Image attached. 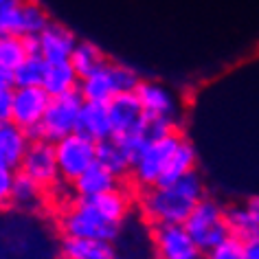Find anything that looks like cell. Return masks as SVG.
I'll return each mask as SVG.
<instances>
[{
    "label": "cell",
    "instance_id": "13",
    "mask_svg": "<svg viewBox=\"0 0 259 259\" xmlns=\"http://www.w3.org/2000/svg\"><path fill=\"white\" fill-rule=\"evenodd\" d=\"M75 47H77L75 35L70 33L66 27L55 24V22H51L49 27L37 35V49H40V55L49 64L70 62V55H73Z\"/></svg>",
    "mask_w": 259,
    "mask_h": 259
},
{
    "label": "cell",
    "instance_id": "11",
    "mask_svg": "<svg viewBox=\"0 0 259 259\" xmlns=\"http://www.w3.org/2000/svg\"><path fill=\"white\" fill-rule=\"evenodd\" d=\"M134 93H137L141 106H143L145 116H152V119H169V121L176 119L178 101L171 90H167L163 83L141 81Z\"/></svg>",
    "mask_w": 259,
    "mask_h": 259
},
{
    "label": "cell",
    "instance_id": "23",
    "mask_svg": "<svg viewBox=\"0 0 259 259\" xmlns=\"http://www.w3.org/2000/svg\"><path fill=\"white\" fill-rule=\"evenodd\" d=\"M29 55L31 53H29L27 37L0 35V66L9 68V70H16Z\"/></svg>",
    "mask_w": 259,
    "mask_h": 259
},
{
    "label": "cell",
    "instance_id": "17",
    "mask_svg": "<svg viewBox=\"0 0 259 259\" xmlns=\"http://www.w3.org/2000/svg\"><path fill=\"white\" fill-rule=\"evenodd\" d=\"M79 81L81 77L77 75V70L70 62H53V64H47L42 88L51 97H60V95H68L79 90Z\"/></svg>",
    "mask_w": 259,
    "mask_h": 259
},
{
    "label": "cell",
    "instance_id": "16",
    "mask_svg": "<svg viewBox=\"0 0 259 259\" xmlns=\"http://www.w3.org/2000/svg\"><path fill=\"white\" fill-rule=\"evenodd\" d=\"M64 259H116L114 244L108 239L88 237H64L62 242Z\"/></svg>",
    "mask_w": 259,
    "mask_h": 259
},
{
    "label": "cell",
    "instance_id": "12",
    "mask_svg": "<svg viewBox=\"0 0 259 259\" xmlns=\"http://www.w3.org/2000/svg\"><path fill=\"white\" fill-rule=\"evenodd\" d=\"M33 137L16 121H0V165L9 169H20Z\"/></svg>",
    "mask_w": 259,
    "mask_h": 259
},
{
    "label": "cell",
    "instance_id": "18",
    "mask_svg": "<svg viewBox=\"0 0 259 259\" xmlns=\"http://www.w3.org/2000/svg\"><path fill=\"white\" fill-rule=\"evenodd\" d=\"M132 154L121 145L119 139L110 137L97 143V163L103 165L106 169H110L114 176H125L132 171Z\"/></svg>",
    "mask_w": 259,
    "mask_h": 259
},
{
    "label": "cell",
    "instance_id": "25",
    "mask_svg": "<svg viewBox=\"0 0 259 259\" xmlns=\"http://www.w3.org/2000/svg\"><path fill=\"white\" fill-rule=\"evenodd\" d=\"M108 60L103 57V53L95 47L93 42H77V47L70 55V64L75 66L77 75L79 77H86L90 75L93 70H97L101 64H106Z\"/></svg>",
    "mask_w": 259,
    "mask_h": 259
},
{
    "label": "cell",
    "instance_id": "10",
    "mask_svg": "<svg viewBox=\"0 0 259 259\" xmlns=\"http://www.w3.org/2000/svg\"><path fill=\"white\" fill-rule=\"evenodd\" d=\"M154 248L158 259H202L204 252L193 242L185 224H160L154 229Z\"/></svg>",
    "mask_w": 259,
    "mask_h": 259
},
{
    "label": "cell",
    "instance_id": "32",
    "mask_svg": "<svg viewBox=\"0 0 259 259\" xmlns=\"http://www.w3.org/2000/svg\"><path fill=\"white\" fill-rule=\"evenodd\" d=\"M22 0H0V11L3 9H9V7H16V5H20Z\"/></svg>",
    "mask_w": 259,
    "mask_h": 259
},
{
    "label": "cell",
    "instance_id": "9",
    "mask_svg": "<svg viewBox=\"0 0 259 259\" xmlns=\"http://www.w3.org/2000/svg\"><path fill=\"white\" fill-rule=\"evenodd\" d=\"M49 103H51V95L42 86L14 88V114H11V121H16L18 125L24 127L35 139L44 114H47Z\"/></svg>",
    "mask_w": 259,
    "mask_h": 259
},
{
    "label": "cell",
    "instance_id": "2",
    "mask_svg": "<svg viewBox=\"0 0 259 259\" xmlns=\"http://www.w3.org/2000/svg\"><path fill=\"white\" fill-rule=\"evenodd\" d=\"M60 229L64 237H88L114 242L121 224L112 222L93 198H79L68 211H64Z\"/></svg>",
    "mask_w": 259,
    "mask_h": 259
},
{
    "label": "cell",
    "instance_id": "1",
    "mask_svg": "<svg viewBox=\"0 0 259 259\" xmlns=\"http://www.w3.org/2000/svg\"><path fill=\"white\" fill-rule=\"evenodd\" d=\"M202 198V178L196 171H191L171 185L147 187L141 196V211L147 218V222H152L154 226L185 224Z\"/></svg>",
    "mask_w": 259,
    "mask_h": 259
},
{
    "label": "cell",
    "instance_id": "21",
    "mask_svg": "<svg viewBox=\"0 0 259 259\" xmlns=\"http://www.w3.org/2000/svg\"><path fill=\"white\" fill-rule=\"evenodd\" d=\"M191 171H196V150H193V145L189 141L183 139L178 150L174 152L169 165H167L160 185H171V183H176V180L185 178L187 174H191Z\"/></svg>",
    "mask_w": 259,
    "mask_h": 259
},
{
    "label": "cell",
    "instance_id": "20",
    "mask_svg": "<svg viewBox=\"0 0 259 259\" xmlns=\"http://www.w3.org/2000/svg\"><path fill=\"white\" fill-rule=\"evenodd\" d=\"M226 220H229L231 235L242 242H248L250 237L259 235V213L250 204L233 206L226 211Z\"/></svg>",
    "mask_w": 259,
    "mask_h": 259
},
{
    "label": "cell",
    "instance_id": "19",
    "mask_svg": "<svg viewBox=\"0 0 259 259\" xmlns=\"http://www.w3.org/2000/svg\"><path fill=\"white\" fill-rule=\"evenodd\" d=\"M42 198H44V187L40 183H35L33 178H29L27 174L16 171L11 204H16L22 211H33L42 204Z\"/></svg>",
    "mask_w": 259,
    "mask_h": 259
},
{
    "label": "cell",
    "instance_id": "7",
    "mask_svg": "<svg viewBox=\"0 0 259 259\" xmlns=\"http://www.w3.org/2000/svg\"><path fill=\"white\" fill-rule=\"evenodd\" d=\"M57 163L64 180H77L88 167L97 163V141L81 132H73L55 143Z\"/></svg>",
    "mask_w": 259,
    "mask_h": 259
},
{
    "label": "cell",
    "instance_id": "26",
    "mask_svg": "<svg viewBox=\"0 0 259 259\" xmlns=\"http://www.w3.org/2000/svg\"><path fill=\"white\" fill-rule=\"evenodd\" d=\"M206 259H246L244 242L237 237H226L222 244H218L213 250L206 252Z\"/></svg>",
    "mask_w": 259,
    "mask_h": 259
},
{
    "label": "cell",
    "instance_id": "31",
    "mask_svg": "<svg viewBox=\"0 0 259 259\" xmlns=\"http://www.w3.org/2000/svg\"><path fill=\"white\" fill-rule=\"evenodd\" d=\"M0 88H16V79H14V70L0 66Z\"/></svg>",
    "mask_w": 259,
    "mask_h": 259
},
{
    "label": "cell",
    "instance_id": "15",
    "mask_svg": "<svg viewBox=\"0 0 259 259\" xmlns=\"http://www.w3.org/2000/svg\"><path fill=\"white\" fill-rule=\"evenodd\" d=\"M77 198H97L103 196L108 191L119 189V176H114L110 169H106L103 165L95 163L93 167H88L77 180H73Z\"/></svg>",
    "mask_w": 259,
    "mask_h": 259
},
{
    "label": "cell",
    "instance_id": "5",
    "mask_svg": "<svg viewBox=\"0 0 259 259\" xmlns=\"http://www.w3.org/2000/svg\"><path fill=\"white\" fill-rule=\"evenodd\" d=\"M180 141H183V137L178 132H171L147 143L132 160V171L130 174H132L134 183L143 187V189L160 185L163 174L167 169V165H169L174 152L178 150Z\"/></svg>",
    "mask_w": 259,
    "mask_h": 259
},
{
    "label": "cell",
    "instance_id": "27",
    "mask_svg": "<svg viewBox=\"0 0 259 259\" xmlns=\"http://www.w3.org/2000/svg\"><path fill=\"white\" fill-rule=\"evenodd\" d=\"M20 5L0 11V35H20Z\"/></svg>",
    "mask_w": 259,
    "mask_h": 259
},
{
    "label": "cell",
    "instance_id": "29",
    "mask_svg": "<svg viewBox=\"0 0 259 259\" xmlns=\"http://www.w3.org/2000/svg\"><path fill=\"white\" fill-rule=\"evenodd\" d=\"M14 114V88H0V121H11Z\"/></svg>",
    "mask_w": 259,
    "mask_h": 259
},
{
    "label": "cell",
    "instance_id": "22",
    "mask_svg": "<svg viewBox=\"0 0 259 259\" xmlns=\"http://www.w3.org/2000/svg\"><path fill=\"white\" fill-rule=\"evenodd\" d=\"M51 24L47 11L33 0H22L20 5V35L22 37H37Z\"/></svg>",
    "mask_w": 259,
    "mask_h": 259
},
{
    "label": "cell",
    "instance_id": "24",
    "mask_svg": "<svg viewBox=\"0 0 259 259\" xmlns=\"http://www.w3.org/2000/svg\"><path fill=\"white\" fill-rule=\"evenodd\" d=\"M47 60L40 53H33L24 60L20 66L14 70L16 88H29V86H42L44 73H47Z\"/></svg>",
    "mask_w": 259,
    "mask_h": 259
},
{
    "label": "cell",
    "instance_id": "3",
    "mask_svg": "<svg viewBox=\"0 0 259 259\" xmlns=\"http://www.w3.org/2000/svg\"><path fill=\"white\" fill-rule=\"evenodd\" d=\"M141 83L139 73L125 64H112L106 62L90 75L81 77L79 81V95L83 101H99L110 103L121 93H134Z\"/></svg>",
    "mask_w": 259,
    "mask_h": 259
},
{
    "label": "cell",
    "instance_id": "8",
    "mask_svg": "<svg viewBox=\"0 0 259 259\" xmlns=\"http://www.w3.org/2000/svg\"><path fill=\"white\" fill-rule=\"evenodd\" d=\"M18 171L27 174L29 178H33L42 187L57 185L62 174H60V163H57V154H55V143H51L47 139H33Z\"/></svg>",
    "mask_w": 259,
    "mask_h": 259
},
{
    "label": "cell",
    "instance_id": "33",
    "mask_svg": "<svg viewBox=\"0 0 259 259\" xmlns=\"http://www.w3.org/2000/svg\"><path fill=\"white\" fill-rule=\"evenodd\" d=\"M248 204H250V206H252V209H255V211L259 213V196H257V198H252V200H250V202H248Z\"/></svg>",
    "mask_w": 259,
    "mask_h": 259
},
{
    "label": "cell",
    "instance_id": "28",
    "mask_svg": "<svg viewBox=\"0 0 259 259\" xmlns=\"http://www.w3.org/2000/svg\"><path fill=\"white\" fill-rule=\"evenodd\" d=\"M14 180H16V169H9V167L0 165V206L11 202Z\"/></svg>",
    "mask_w": 259,
    "mask_h": 259
},
{
    "label": "cell",
    "instance_id": "30",
    "mask_svg": "<svg viewBox=\"0 0 259 259\" xmlns=\"http://www.w3.org/2000/svg\"><path fill=\"white\" fill-rule=\"evenodd\" d=\"M244 250H246V259H259V235L244 242Z\"/></svg>",
    "mask_w": 259,
    "mask_h": 259
},
{
    "label": "cell",
    "instance_id": "4",
    "mask_svg": "<svg viewBox=\"0 0 259 259\" xmlns=\"http://www.w3.org/2000/svg\"><path fill=\"white\" fill-rule=\"evenodd\" d=\"M185 226L204 255L215 248L218 244H222L226 237H231L226 211L222 209V204L211 198L200 200L198 206L191 211V215L187 218Z\"/></svg>",
    "mask_w": 259,
    "mask_h": 259
},
{
    "label": "cell",
    "instance_id": "6",
    "mask_svg": "<svg viewBox=\"0 0 259 259\" xmlns=\"http://www.w3.org/2000/svg\"><path fill=\"white\" fill-rule=\"evenodd\" d=\"M81 106H83V97L79 95V90L60 97H51V103L35 139H47L51 143H57L60 139L77 132Z\"/></svg>",
    "mask_w": 259,
    "mask_h": 259
},
{
    "label": "cell",
    "instance_id": "14",
    "mask_svg": "<svg viewBox=\"0 0 259 259\" xmlns=\"http://www.w3.org/2000/svg\"><path fill=\"white\" fill-rule=\"evenodd\" d=\"M77 132L86 134L93 141H103L112 137V119H110L108 103L99 101H83L79 123H77Z\"/></svg>",
    "mask_w": 259,
    "mask_h": 259
}]
</instances>
